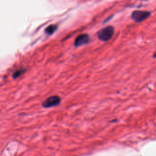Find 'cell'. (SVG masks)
<instances>
[{"label":"cell","mask_w":156,"mask_h":156,"mask_svg":"<svg viewBox=\"0 0 156 156\" xmlns=\"http://www.w3.org/2000/svg\"><path fill=\"white\" fill-rule=\"evenodd\" d=\"M90 42V37L87 34H80L78 35L74 40V46L76 47L81 46L87 44Z\"/></svg>","instance_id":"obj_4"},{"label":"cell","mask_w":156,"mask_h":156,"mask_svg":"<svg viewBox=\"0 0 156 156\" xmlns=\"http://www.w3.org/2000/svg\"><path fill=\"white\" fill-rule=\"evenodd\" d=\"M57 25H54V24L50 25L46 29L45 31L48 34L51 35L52 34H53L55 32V31L57 29Z\"/></svg>","instance_id":"obj_5"},{"label":"cell","mask_w":156,"mask_h":156,"mask_svg":"<svg viewBox=\"0 0 156 156\" xmlns=\"http://www.w3.org/2000/svg\"><path fill=\"white\" fill-rule=\"evenodd\" d=\"M151 15L148 11L144 10H135L131 14V18L136 23H141L147 19Z\"/></svg>","instance_id":"obj_2"},{"label":"cell","mask_w":156,"mask_h":156,"mask_svg":"<svg viewBox=\"0 0 156 156\" xmlns=\"http://www.w3.org/2000/svg\"><path fill=\"white\" fill-rule=\"evenodd\" d=\"M60 102H61V99L59 96L57 95L51 96L48 98L43 102L42 106L45 108L53 107L59 105Z\"/></svg>","instance_id":"obj_3"},{"label":"cell","mask_w":156,"mask_h":156,"mask_svg":"<svg viewBox=\"0 0 156 156\" xmlns=\"http://www.w3.org/2000/svg\"><path fill=\"white\" fill-rule=\"evenodd\" d=\"M153 57H154V58H156V53H155L154 54V55H153Z\"/></svg>","instance_id":"obj_7"},{"label":"cell","mask_w":156,"mask_h":156,"mask_svg":"<svg viewBox=\"0 0 156 156\" xmlns=\"http://www.w3.org/2000/svg\"><path fill=\"white\" fill-rule=\"evenodd\" d=\"M24 69H20L15 71L12 74V77L13 79H16L17 78H18L20 76H21L24 73Z\"/></svg>","instance_id":"obj_6"},{"label":"cell","mask_w":156,"mask_h":156,"mask_svg":"<svg viewBox=\"0 0 156 156\" xmlns=\"http://www.w3.org/2000/svg\"><path fill=\"white\" fill-rule=\"evenodd\" d=\"M114 28L112 26H108L99 30L97 33L98 38L102 42H107L112 38L114 34Z\"/></svg>","instance_id":"obj_1"}]
</instances>
